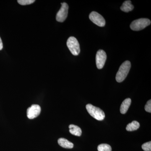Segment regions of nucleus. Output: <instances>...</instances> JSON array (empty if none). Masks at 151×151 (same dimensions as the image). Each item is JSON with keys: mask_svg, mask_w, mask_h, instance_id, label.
<instances>
[{"mask_svg": "<svg viewBox=\"0 0 151 151\" xmlns=\"http://www.w3.org/2000/svg\"><path fill=\"white\" fill-rule=\"evenodd\" d=\"M145 110L147 112L150 113L151 112V100H150L147 102L145 106Z\"/></svg>", "mask_w": 151, "mask_h": 151, "instance_id": "f3484780", "label": "nucleus"}, {"mask_svg": "<svg viewBox=\"0 0 151 151\" xmlns=\"http://www.w3.org/2000/svg\"><path fill=\"white\" fill-rule=\"evenodd\" d=\"M107 59V55L103 50H99L96 55V63L97 68L101 69L105 65Z\"/></svg>", "mask_w": 151, "mask_h": 151, "instance_id": "0eeeda50", "label": "nucleus"}, {"mask_svg": "<svg viewBox=\"0 0 151 151\" xmlns=\"http://www.w3.org/2000/svg\"><path fill=\"white\" fill-rule=\"evenodd\" d=\"M58 144L62 147L66 149H72L73 147V144L71 142H69L65 138H60L58 139Z\"/></svg>", "mask_w": 151, "mask_h": 151, "instance_id": "1a4fd4ad", "label": "nucleus"}, {"mask_svg": "<svg viewBox=\"0 0 151 151\" xmlns=\"http://www.w3.org/2000/svg\"><path fill=\"white\" fill-rule=\"evenodd\" d=\"M3 45L2 41L1 39V37H0V50H1L3 49Z\"/></svg>", "mask_w": 151, "mask_h": 151, "instance_id": "a211bd4d", "label": "nucleus"}, {"mask_svg": "<svg viewBox=\"0 0 151 151\" xmlns=\"http://www.w3.org/2000/svg\"><path fill=\"white\" fill-rule=\"evenodd\" d=\"M89 18L92 22L100 27H103L105 26V19L97 12H92L89 14Z\"/></svg>", "mask_w": 151, "mask_h": 151, "instance_id": "423d86ee", "label": "nucleus"}, {"mask_svg": "<svg viewBox=\"0 0 151 151\" xmlns=\"http://www.w3.org/2000/svg\"><path fill=\"white\" fill-rule=\"evenodd\" d=\"M35 1L34 0H18V3L21 5L24 6L29 5L34 3Z\"/></svg>", "mask_w": 151, "mask_h": 151, "instance_id": "2eb2a0df", "label": "nucleus"}, {"mask_svg": "<svg viewBox=\"0 0 151 151\" xmlns=\"http://www.w3.org/2000/svg\"><path fill=\"white\" fill-rule=\"evenodd\" d=\"M151 21L148 19L141 18L135 20L130 25L131 29L134 31H140L151 24Z\"/></svg>", "mask_w": 151, "mask_h": 151, "instance_id": "7ed1b4c3", "label": "nucleus"}, {"mask_svg": "<svg viewBox=\"0 0 151 151\" xmlns=\"http://www.w3.org/2000/svg\"><path fill=\"white\" fill-rule=\"evenodd\" d=\"M131 103L132 100L130 98H127L123 101L120 108V112L121 113L124 114L127 113L131 105Z\"/></svg>", "mask_w": 151, "mask_h": 151, "instance_id": "9d476101", "label": "nucleus"}, {"mask_svg": "<svg viewBox=\"0 0 151 151\" xmlns=\"http://www.w3.org/2000/svg\"><path fill=\"white\" fill-rule=\"evenodd\" d=\"M98 151H112L111 146L106 144H102L99 145L97 147Z\"/></svg>", "mask_w": 151, "mask_h": 151, "instance_id": "4468645a", "label": "nucleus"}, {"mask_svg": "<svg viewBox=\"0 0 151 151\" xmlns=\"http://www.w3.org/2000/svg\"><path fill=\"white\" fill-rule=\"evenodd\" d=\"M131 67V63L129 61L127 60L123 63L119 68L116 75V80L118 82H122L127 77Z\"/></svg>", "mask_w": 151, "mask_h": 151, "instance_id": "f257e3e1", "label": "nucleus"}, {"mask_svg": "<svg viewBox=\"0 0 151 151\" xmlns=\"http://www.w3.org/2000/svg\"><path fill=\"white\" fill-rule=\"evenodd\" d=\"M69 132L70 134L74 136L80 137L82 134V131L80 127L76 125L71 124L69 126Z\"/></svg>", "mask_w": 151, "mask_h": 151, "instance_id": "f8f14e48", "label": "nucleus"}, {"mask_svg": "<svg viewBox=\"0 0 151 151\" xmlns=\"http://www.w3.org/2000/svg\"><path fill=\"white\" fill-rule=\"evenodd\" d=\"M142 149L145 151H151V142L145 143L142 145Z\"/></svg>", "mask_w": 151, "mask_h": 151, "instance_id": "dca6fc26", "label": "nucleus"}, {"mask_svg": "<svg viewBox=\"0 0 151 151\" xmlns=\"http://www.w3.org/2000/svg\"><path fill=\"white\" fill-rule=\"evenodd\" d=\"M86 107L88 113L96 120L103 121L105 119V113L100 108H97L90 104H87Z\"/></svg>", "mask_w": 151, "mask_h": 151, "instance_id": "f03ea898", "label": "nucleus"}, {"mask_svg": "<svg viewBox=\"0 0 151 151\" xmlns=\"http://www.w3.org/2000/svg\"><path fill=\"white\" fill-rule=\"evenodd\" d=\"M134 9V6L132 4L131 1H126L124 2L121 7V10L125 12H129L133 10Z\"/></svg>", "mask_w": 151, "mask_h": 151, "instance_id": "9b49d317", "label": "nucleus"}, {"mask_svg": "<svg viewBox=\"0 0 151 151\" xmlns=\"http://www.w3.org/2000/svg\"><path fill=\"white\" fill-rule=\"evenodd\" d=\"M61 7L56 14V19L58 22H63L66 19L68 14V6L66 3H61Z\"/></svg>", "mask_w": 151, "mask_h": 151, "instance_id": "39448f33", "label": "nucleus"}, {"mask_svg": "<svg viewBox=\"0 0 151 151\" xmlns=\"http://www.w3.org/2000/svg\"><path fill=\"white\" fill-rule=\"evenodd\" d=\"M67 46L73 55H78L80 53V45L77 40L74 37L68 38L67 41Z\"/></svg>", "mask_w": 151, "mask_h": 151, "instance_id": "20e7f679", "label": "nucleus"}, {"mask_svg": "<svg viewBox=\"0 0 151 151\" xmlns=\"http://www.w3.org/2000/svg\"><path fill=\"white\" fill-rule=\"evenodd\" d=\"M140 127V124L137 121H133L127 125L126 129L127 131L132 132L137 130Z\"/></svg>", "mask_w": 151, "mask_h": 151, "instance_id": "ddd939ff", "label": "nucleus"}, {"mask_svg": "<svg viewBox=\"0 0 151 151\" xmlns=\"http://www.w3.org/2000/svg\"><path fill=\"white\" fill-rule=\"evenodd\" d=\"M41 108L40 105H32L27 110V116L30 119H32L36 118L40 114Z\"/></svg>", "mask_w": 151, "mask_h": 151, "instance_id": "6e6552de", "label": "nucleus"}]
</instances>
